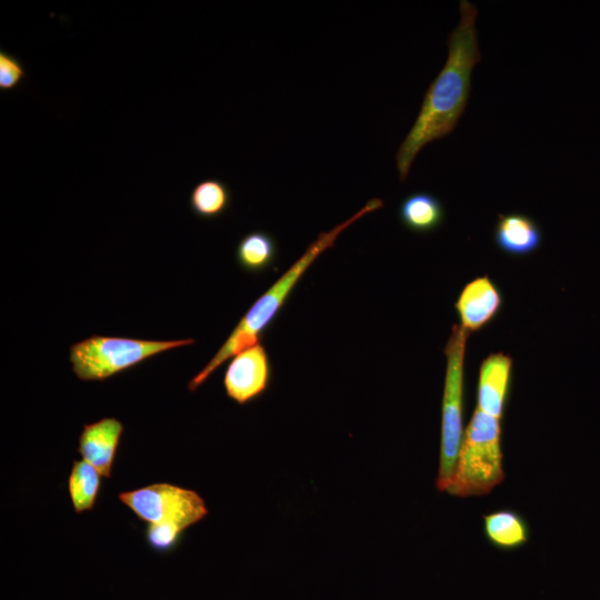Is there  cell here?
I'll return each instance as SVG.
<instances>
[{
    "mask_svg": "<svg viewBox=\"0 0 600 600\" xmlns=\"http://www.w3.org/2000/svg\"><path fill=\"white\" fill-rule=\"evenodd\" d=\"M477 7L460 1V21L447 40L448 58L424 93L418 117L401 142L396 162L403 182L418 152L429 142L451 133L467 107L471 90V72L480 61L474 26Z\"/></svg>",
    "mask_w": 600,
    "mask_h": 600,
    "instance_id": "obj_1",
    "label": "cell"
},
{
    "mask_svg": "<svg viewBox=\"0 0 600 600\" xmlns=\"http://www.w3.org/2000/svg\"><path fill=\"white\" fill-rule=\"evenodd\" d=\"M382 207V200L373 198L343 222L328 231L320 232L303 254L244 313L211 360L189 381V391H196L227 360L260 343L297 283L317 258L332 248L338 237L352 223Z\"/></svg>",
    "mask_w": 600,
    "mask_h": 600,
    "instance_id": "obj_2",
    "label": "cell"
},
{
    "mask_svg": "<svg viewBox=\"0 0 600 600\" xmlns=\"http://www.w3.org/2000/svg\"><path fill=\"white\" fill-rule=\"evenodd\" d=\"M504 479L501 420L476 408L459 450L449 494L468 498L492 491Z\"/></svg>",
    "mask_w": 600,
    "mask_h": 600,
    "instance_id": "obj_3",
    "label": "cell"
},
{
    "mask_svg": "<svg viewBox=\"0 0 600 600\" xmlns=\"http://www.w3.org/2000/svg\"><path fill=\"white\" fill-rule=\"evenodd\" d=\"M194 339L146 340L92 334L69 348L72 372L82 381H103L148 358L191 346Z\"/></svg>",
    "mask_w": 600,
    "mask_h": 600,
    "instance_id": "obj_4",
    "label": "cell"
},
{
    "mask_svg": "<svg viewBox=\"0 0 600 600\" xmlns=\"http://www.w3.org/2000/svg\"><path fill=\"white\" fill-rule=\"evenodd\" d=\"M469 333L453 324L444 346L447 359L441 406L440 458L437 489L447 491L452 479L463 439L464 357Z\"/></svg>",
    "mask_w": 600,
    "mask_h": 600,
    "instance_id": "obj_5",
    "label": "cell"
},
{
    "mask_svg": "<svg viewBox=\"0 0 600 600\" xmlns=\"http://www.w3.org/2000/svg\"><path fill=\"white\" fill-rule=\"evenodd\" d=\"M118 498L148 524L174 523L188 529L208 514L206 502L198 492L167 482L123 491Z\"/></svg>",
    "mask_w": 600,
    "mask_h": 600,
    "instance_id": "obj_6",
    "label": "cell"
},
{
    "mask_svg": "<svg viewBox=\"0 0 600 600\" xmlns=\"http://www.w3.org/2000/svg\"><path fill=\"white\" fill-rule=\"evenodd\" d=\"M272 379V366L260 342L231 358L223 376L227 396L243 406L261 397Z\"/></svg>",
    "mask_w": 600,
    "mask_h": 600,
    "instance_id": "obj_7",
    "label": "cell"
},
{
    "mask_svg": "<svg viewBox=\"0 0 600 600\" xmlns=\"http://www.w3.org/2000/svg\"><path fill=\"white\" fill-rule=\"evenodd\" d=\"M502 303L500 288L486 274L477 277L463 287L454 309L460 326L470 334L488 326L500 312Z\"/></svg>",
    "mask_w": 600,
    "mask_h": 600,
    "instance_id": "obj_8",
    "label": "cell"
},
{
    "mask_svg": "<svg viewBox=\"0 0 600 600\" xmlns=\"http://www.w3.org/2000/svg\"><path fill=\"white\" fill-rule=\"evenodd\" d=\"M512 358L494 352L480 364L477 386V408L501 420L504 416L512 382Z\"/></svg>",
    "mask_w": 600,
    "mask_h": 600,
    "instance_id": "obj_9",
    "label": "cell"
},
{
    "mask_svg": "<svg viewBox=\"0 0 600 600\" xmlns=\"http://www.w3.org/2000/svg\"><path fill=\"white\" fill-rule=\"evenodd\" d=\"M123 432V424L113 417L83 424L78 439V452L82 460L94 467L101 477L112 476V468Z\"/></svg>",
    "mask_w": 600,
    "mask_h": 600,
    "instance_id": "obj_10",
    "label": "cell"
},
{
    "mask_svg": "<svg viewBox=\"0 0 600 600\" xmlns=\"http://www.w3.org/2000/svg\"><path fill=\"white\" fill-rule=\"evenodd\" d=\"M543 240L539 223L521 212L500 213L493 228V242L503 253L526 257L536 252Z\"/></svg>",
    "mask_w": 600,
    "mask_h": 600,
    "instance_id": "obj_11",
    "label": "cell"
},
{
    "mask_svg": "<svg viewBox=\"0 0 600 600\" xmlns=\"http://www.w3.org/2000/svg\"><path fill=\"white\" fill-rule=\"evenodd\" d=\"M398 216L406 229L424 234L441 227L446 219V210L438 197L419 191L402 199Z\"/></svg>",
    "mask_w": 600,
    "mask_h": 600,
    "instance_id": "obj_12",
    "label": "cell"
},
{
    "mask_svg": "<svg viewBox=\"0 0 600 600\" xmlns=\"http://www.w3.org/2000/svg\"><path fill=\"white\" fill-rule=\"evenodd\" d=\"M483 534L492 547L513 551L528 542L530 529L518 511L502 509L483 516Z\"/></svg>",
    "mask_w": 600,
    "mask_h": 600,
    "instance_id": "obj_13",
    "label": "cell"
},
{
    "mask_svg": "<svg viewBox=\"0 0 600 600\" xmlns=\"http://www.w3.org/2000/svg\"><path fill=\"white\" fill-rule=\"evenodd\" d=\"M277 241L267 231L253 230L244 234L236 247V261L247 272L260 273L276 261Z\"/></svg>",
    "mask_w": 600,
    "mask_h": 600,
    "instance_id": "obj_14",
    "label": "cell"
},
{
    "mask_svg": "<svg viewBox=\"0 0 600 600\" xmlns=\"http://www.w3.org/2000/svg\"><path fill=\"white\" fill-rule=\"evenodd\" d=\"M232 192L229 186L214 178L198 182L189 196L191 212L203 220H214L222 217L230 208Z\"/></svg>",
    "mask_w": 600,
    "mask_h": 600,
    "instance_id": "obj_15",
    "label": "cell"
},
{
    "mask_svg": "<svg viewBox=\"0 0 600 600\" xmlns=\"http://www.w3.org/2000/svg\"><path fill=\"white\" fill-rule=\"evenodd\" d=\"M100 477L98 470L87 461H73L68 479V490L76 513L94 508L101 484Z\"/></svg>",
    "mask_w": 600,
    "mask_h": 600,
    "instance_id": "obj_16",
    "label": "cell"
},
{
    "mask_svg": "<svg viewBox=\"0 0 600 600\" xmlns=\"http://www.w3.org/2000/svg\"><path fill=\"white\" fill-rule=\"evenodd\" d=\"M184 528L174 523L148 524L146 528V541L156 552L167 553L179 543Z\"/></svg>",
    "mask_w": 600,
    "mask_h": 600,
    "instance_id": "obj_17",
    "label": "cell"
},
{
    "mask_svg": "<svg viewBox=\"0 0 600 600\" xmlns=\"http://www.w3.org/2000/svg\"><path fill=\"white\" fill-rule=\"evenodd\" d=\"M22 62L13 54L0 51V90L10 91L17 89L26 78Z\"/></svg>",
    "mask_w": 600,
    "mask_h": 600,
    "instance_id": "obj_18",
    "label": "cell"
}]
</instances>
